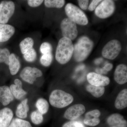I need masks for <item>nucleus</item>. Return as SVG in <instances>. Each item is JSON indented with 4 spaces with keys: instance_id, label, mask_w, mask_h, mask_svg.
Listing matches in <instances>:
<instances>
[{
    "instance_id": "nucleus-35",
    "label": "nucleus",
    "mask_w": 127,
    "mask_h": 127,
    "mask_svg": "<svg viewBox=\"0 0 127 127\" xmlns=\"http://www.w3.org/2000/svg\"><path fill=\"white\" fill-rule=\"evenodd\" d=\"M79 6L83 10H86L88 7L89 0H78Z\"/></svg>"
},
{
    "instance_id": "nucleus-36",
    "label": "nucleus",
    "mask_w": 127,
    "mask_h": 127,
    "mask_svg": "<svg viewBox=\"0 0 127 127\" xmlns=\"http://www.w3.org/2000/svg\"><path fill=\"white\" fill-rule=\"evenodd\" d=\"M102 0H94L91 2V4L89 5L88 7V10L90 11H93L94 10L96 7H97V5Z\"/></svg>"
},
{
    "instance_id": "nucleus-23",
    "label": "nucleus",
    "mask_w": 127,
    "mask_h": 127,
    "mask_svg": "<svg viewBox=\"0 0 127 127\" xmlns=\"http://www.w3.org/2000/svg\"><path fill=\"white\" fill-rule=\"evenodd\" d=\"M34 42L31 37H27L23 40L20 44L21 52L23 55L28 51L33 48Z\"/></svg>"
},
{
    "instance_id": "nucleus-10",
    "label": "nucleus",
    "mask_w": 127,
    "mask_h": 127,
    "mask_svg": "<svg viewBox=\"0 0 127 127\" xmlns=\"http://www.w3.org/2000/svg\"><path fill=\"white\" fill-rule=\"evenodd\" d=\"M87 79L90 84L96 86H106L110 83L109 78L95 72L89 73Z\"/></svg>"
},
{
    "instance_id": "nucleus-16",
    "label": "nucleus",
    "mask_w": 127,
    "mask_h": 127,
    "mask_svg": "<svg viewBox=\"0 0 127 127\" xmlns=\"http://www.w3.org/2000/svg\"><path fill=\"white\" fill-rule=\"evenodd\" d=\"M14 98L9 87L6 86L0 87V102L3 106L8 105L14 100Z\"/></svg>"
},
{
    "instance_id": "nucleus-27",
    "label": "nucleus",
    "mask_w": 127,
    "mask_h": 127,
    "mask_svg": "<svg viewBox=\"0 0 127 127\" xmlns=\"http://www.w3.org/2000/svg\"><path fill=\"white\" fill-rule=\"evenodd\" d=\"M23 57L26 61L29 62H32L36 59V52L34 48H32L23 55Z\"/></svg>"
},
{
    "instance_id": "nucleus-24",
    "label": "nucleus",
    "mask_w": 127,
    "mask_h": 127,
    "mask_svg": "<svg viewBox=\"0 0 127 127\" xmlns=\"http://www.w3.org/2000/svg\"><path fill=\"white\" fill-rule=\"evenodd\" d=\"M46 7L48 8H62L65 3L64 0H46L44 1Z\"/></svg>"
},
{
    "instance_id": "nucleus-42",
    "label": "nucleus",
    "mask_w": 127,
    "mask_h": 127,
    "mask_svg": "<svg viewBox=\"0 0 127 127\" xmlns=\"http://www.w3.org/2000/svg\"><path fill=\"white\" fill-rule=\"evenodd\" d=\"M102 58H98V59H97L95 60V63L96 64H99L102 62Z\"/></svg>"
},
{
    "instance_id": "nucleus-12",
    "label": "nucleus",
    "mask_w": 127,
    "mask_h": 127,
    "mask_svg": "<svg viewBox=\"0 0 127 127\" xmlns=\"http://www.w3.org/2000/svg\"><path fill=\"white\" fill-rule=\"evenodd\" d=\"M114 79L117 83L125 84L127 82V67L121 64L117 66L114 73Z\"/></svg>"
},
{
    "instance_id": "nucleus-8",
    "label": "nucleus",
    "mask_w": 127,
    "mask_h": 127,
    "mask_svg": "<svg viewBox=\"0 0 127 127\" xmlns=\"http://www.w3.org/2000/svg\"><path fill=\"white\" fill-rule=\"evenodd\" d=\"M15 5L11 1H4L0 4V24H5L12 16Z\"/></svg>"
},
{
    "instance_id": "nucleus-33",
    "label": "nucleus",
    "mask_w": 127,
    "mask_h": 127,
    "mask_svg": "<svg viewBox=\"0 0 127 127\" xmlns=\"http://www.w3.org/2000/svg\"><path fill=\"white\" fill-rule=\"evenodd\" d=\"M15 120L19 127H32L31 123L26 120L18 118Z\"/></svg>"
},
{
    "instance_id": "nucleus-31",
    "label": "nucleus",
    "mask_w": 127,
    "mask_h": 127,
    "mask_svg": "<svg viewBox=\"0 0 127 127\" xmlns=\"http://www.w3.org/2000/svg\"><path fill=\"white\" fill-rule=\"evenodd\" d=\"M62 127H85L84 124L79 121L72 120L66 123Z\"/></svg>"
},
{
    "instance_id": "nucleus-28",
    "label": "nucleus",
    "mask_w": 127,
    "mask_h": 127,
    "mask_svg": "<svg viewBox=\"0 0 127 127\" xmlns=\"http://www.w3.org/2000/svg\"><path fill=\"white\" fill-rule=\"evenodd\" d=\"M53 56L52 54H45L43 55L41 57L40 59V62L41 64L44 66H48L51 65L52 62Z\"/></svg>"
},
{
    "instance_id": "nucleus-13",
    "label": "nucleus",
    "mask_w": 127,
    "mask_h": 127,
    "mask_svg": "<svg viewBox=\"0 0 127 127\" xmlns=\"http://www.w3.org/2000/svg\"><path fill=\"white\" fill-rule=\"evenodd\" d=\"M14 116L13 111L9 108L5 107L0 110V127H7Z\"/></svg>"
},
{
    "instance_id": "nucleus-26",
    "label": "nucleus",
    "mask_w": 127,
    "mask_h": 127,
    "mask_svg": "<svg viewBox=\"0 0 127 127\" xmlns=\"http://www.w3.org/2000/svg\"><path fill=\"white\" fill-rule=\"evenodd\" d=\"M10 55V51L7 48H0V63L4 62L8 65Z\"/></svg>"
},
{
    "instance_id": "nucleus-29",
    "label": "nucleus",
    "mask_w": 127,
    "mask_h": 127,
    "mask_svg": "<svg viewBox=\"0 0 127 127\" xmlns=\"http://www.w3.org/2000/svg\"><path fill=\"white\" fill-rule=\"evenodd\" d=\"M52 46L50 43L45 42L42 43L40 48L41 52L43 55L51 53L52 52Z\"/></svg>"
},
{
    "instance_id": "nucleus-14",
    "label": "nucleus",
    "mask_w": 127,
    "mask_h": 127,
    "mask_svg": "<svg viewBox=\"0 0 127 127\" xmlns=\"http://www.w3.org/2000/svg\"><path fill=\"white\" fill-rule=\"evenodd\" d=\"M15 28L11 25L0 24V42L7 41L15 33Z\"/></svg>"
},
{
    "instance_id": "nucleus-21",
    "label": "nucleus",
    "mask_w": 127,
    "mask_h": 127,
    "mask_svg": "<svg viewBox=\"0 0 127 127\" xmlns=\"http://www.w3.org/2000/svg\"><path fill=\"white\" fill-rule=\"evenodd\" d=\"M86 90L95 97L98 98L102 96L105 92L104 87L96 86L89 84L86 87Z\"/></svg>"
},
{
    "instance_id": "nucleus-40",
    "label": "nucleus",
    "mask_w": 127,
    "mask_h": 127,
    "mask_svg": "<svg viewBox=\"0 0 127 127\" xmlns=\"http://www.w3.org/2000/svg\"><path fill=\"white\" fill-rule=\"evenodd\" d=\"M7 127H19L16 123V122L15 119H14L12 120L11 122Z\"/></svg>"
},
{
    "instance_id": "nucleus-11",
    "label": "nucleus",
    "mask_w": 127,
    "mask_h": 127,
    "mask_svg": "<svg viewBox=\"0 0 127 127\" xmlns=\"http://www.w3.org/2000/svg\"><path fill=\"white\" fill-rule=\"evenodd\" d=\"M85 111L86 108L83 104H74L66 110L64 113V117L68 120H73L82 115Z\"/></svg>"
},
{
    "instance_id": "nucleus-9",
    "label": "nucleus",
    "mask_w": 127,
    "mask_h": 127,
    "mask_svg": "<svg viewBox=\"0 0 127 127\" xmlns=\"http://www.w3.org/2000/svg\"><path fill=\"white\" fill-rule=\"evenodd\" d=\"M42 75L41 71L36 67H26L22 70L20 76L23 81L30 84H33L37 78Z\"/></svg>"
},
{
    "instance_id": "nucleus-22",
    "label": "nucleus",
    "mask_w": 127,
    "mask_h": 127,
    "mask_svg": "<svg viewBox=\"0 0 127 127\" xmlns=\"http://www.w3.org/2000/svg\"><path fill=\"white\" fill-rule=\"evenodd\" d=\"M35 106L37 111L42 115L46 114L49 109V103L46 100L42 98H40L37 100Z\"/></svg>"
},
{
    "instance_id": "nucleus-3",
    "label": "nucleus",
    "mask_w": 127,
    "mask_h": 127,
    "mask_svg": "<svg viewBox=\"0 0 127 127\" xmlns=\"http://www.w3.org/2000/svg\"><path fill=\"white\" fill-rule=\"evenodd\" d=\"M73 101L72 95L62 90L56 89L52 92L49 102L52 106L62 108L67 106Z\"/></svg>"
},
{
    "instance_id": "nucleus-17",
    "label": "nucleus",
    "mask_w": 127,
    "mask_h": 127,
    "mask_svg": "<svg viewBox=\"0 0 127 127\" xmlns=\"http://www.w3.org/2000/svg\"><path fill=\"white\" fill-rule=\"evenodd\" d=\"M28 102V100L26 98L17 106L16 115L19 118L23 119L27 117L28 113L30 109Z\"/></svg>"
},
{
    "instance_id": "nucleus-30",
    "label": "nucleus",
    "mask_w": 127,
    "mask_h": 127,
    "mask_svg": "<svg viewBox=\"0 0 127 127\" xmlns=\"http://www.w3.org/2000/svg\"><path fill=\"white\" fill-rule=\"evenodd\" d=\"M83 122L86 125L91 126V127H95L100 123V120L98 118H85Z\"/></svg>"
},
{
    "instance_id": "nucleus-37",
    "label": "nucleus",
    "mask_w": 127,
    "mask_h": 127,
    "mask_svg": "<svg viewBox=\"0 0 127 127\" xmlns=\"http://www.w3.org/2000/svg\"><path fill=\"white\" fill-rule=\"evenodd\" d=\"M113 67V65L111 63H108L105 65L103 68L107 72L111 71Z\"/></svg>"
},
{
    "instance_id": "nucleus-19",
    "label": "nucleus",
    "mask_w": 127,
    "mask_h": 127,
    "mask_svg": "<svg viewBox=\"0 0 127 127\" xmlns=\"http://www.w3.org/2000/svg\"><path fill=\"white\" fill-rule=\"evenodd\" d=\"M8 65L10 73L12 75H16L20 68V62L13 53L10 55Z\"/></svg>"
},
{
    "instance_id": "nucleus-6",
    "label": "nucleus",
    "mask_w": 127,
    "mask_h": 127,
    "mask_svg": "<svg viewBox=\"0 0 127 127\" xmlns=\"http://www.w3.org/2000/svg\"><path fill=\"white\" fill-rule=\"evenodd\" d=\"M61 28L63 37L73 40L77 36L76 24L68 18H64L61 24Z\"/></svg>"
},
{
    "instance_id": "nucleus-15",
    "label": "nucleus",
    "mask_w": 127,
    "mask_h": 127,
    "mask_svg": "<svg viewBox=\"0 0 127 127\" xmlns=\"http://www.w3.org/2000/svg\"><path fill=\"white\" fill-rule=\"evenodd\" d=\"M108 124L111 127H127V120L123 116L118 113H114L109 116L107 119Z\"/></svg>"
},
{
    "instance_id": "nucleus-2",
    "label": "nucleus",
    "mask_w": 127,
    "mask_h": 127,
    "mask_svg": "<svg viewBox=\"0 0 127 127\" xmlns=\"http://www.w3.org/2000/svg\"><path fill=\"white\" fill-rule=\"evenodd\" d=\"M93 46V42L87 37H80L73 46V55L76 61L82 62L86 59L92 50Z\"/></svg>"
},
{
    "instance_id": "nucleus-7",
    "label": "nucleus",
    "mask_w": 127,
    "mask_h": 127,
    "mask_svg": "<svg viewBox=\"0 0 127 127\" xmlns=\"http://www.w3.org/2000/svg\"><path fill=\"white\" fill-rule=\"evenodd\" d=\"M102 1L101 4L95 9V14L99 18H107L114 12L115 3L113 0H105Z\"/></svg>"
},
{
    "instance_id": "nucleus-1",
    "label": "nucleus",
    "mask_w": 127,
    "mask_h": 127,
    "mask_svg": "<svg viewBox=\"0 0 127 127\" xmlns=\"http://www.w3.org/2000/svg\"><path fill=\"white\" fill-rule=\"evenodd\" d=\"M73 45L70 39L63 37L60 39L57 46L56 59L61 64H65L70 60L73 54Z\"/></svg>"
},
{
    "instance_id": "nucleus-41",
    "label": "nucleus",
    "mask_w": 127,
    "mask_h": 127,
    "mask_svg": "<svg viewBox=\"0 0 127 127\" xmlns=\"http://www.w3.org/2000/svg\"><path fill=\"white\" fill-rule=\"evenodd\" d=\"M84 67H85V65H84V64L79 65V66H77L76 68V71H77L81 70L84 69Z\"/></svg>"
},
{
    "instance_id": "nucleus-25",
    "label": "nucleus",
    "mask_w": 127,
    "mask_h": 127,
    "mask_svg": "<svg viewBox=\"0 0 127 127\" xmlns=\"http://www.w3.org/2000/svg\"><path fill=\"white\" fill-rule=\"evenodd\" d=\"M32 122L35 125H39L43 122V116L39 111H35L32 113L31 115Z\"/></svg>"
},
{
    "instance_id": "nucleus-18",
    "label": "nucleus",
    "mask_w": 127,
    "mask_h": 127,
    "mask_svg": "<svg viewBox=\"0 0 127 127\" xmlns=\"http://www.w3.org/2000/svg\"><path fill=\"white\" fill-rule=\"evenodd\" d=\"M114 105L117 109H124L127 106V89L121 91L116 98Z\"/></svg>"
},
{
    "instance_id": "nucleus-20",
    "label": "nucleus",
    "mask_w": 127,
    "mask_h": 127,
    "mask_svg": "<svg viewBox=\"0 0 127 127\" xmlns=\"http://www.w3.org/2000/svg\"><path fill=\"white\" fill-rule=\"evenodd\" d=\"M9 88L14 97L17 100H20L27 94V92L23 90L22 87L12 84Z\"/></svg>"
},
{
    "instance_id": "nucleus-32",
    "label": "nucleus",
    "mask_w": 127,
    "mask_h": 127,
    "mask_svg": "<svg viewBox=\"0 0 127 127\" xmlns=\"http://www.w3.org/2000/svg\"><path fill=\"white\" fill-rule=\"evenodd\" d=\"M100 115H101V112L100 111L97 109H95L87 113L85 115V118H98Z\"/></svg>"
},
{
    "instance_id": "nucleus-39",
    "label": "nucleus",
    "mask_w": 127,
    "mask_h": 127,
    "mask_svg": "<svg viewBox=\"0 0 127 127\" xmlns=\"http://www.w3.org/2000/svg\"><path fill=\"white\" fill-rule=\"evenodd\" d=\"M14 84L17 86H19L22 87V82L20 80L18 79H16L14 80Z\"/></svg>"
},
{
    "instance_id": "nucleus-38",
    "label": "nucleus",
    "mask_w": 127,
    "mask_h": 127,
    "mask_svg": "<svg viewBox=\"0 0 127 127\" xmlns=\"http://www.w3.org/2000/svg\"><path fill=\"white\" fill-rule=\"evenodd\" d=\"M96 71L97 72L98 74H106L107 72L103 68H97L96 69Z\"/></svg>"
},
{
    "instance_id": "nucleus-4",
    "label": "nucleus",
    "mask_w": 127,
    "mask_h": 127,
    "mask_svg": "<svg viewBox=\"0 0 127 127\" xmlns=\"http://www.w3.org/2000/svg\"><path fill=\"white\" fill-rule=\"evenodd\" d=\"M65 12L68 18L76 24L85 26L88 23V19L85 13L73 4H67L65 7Z\"/></svg>"
},
{
    "instance_id": "nucleus-5",
    "label": "nucleus",
    "mask_w": 127,
    "mask_h": 127,
    "mask_svg": "<svg viewBox=\"0 0 127 127\" xmlns=\"http://www.w3.org/2000/svg\"><path fill=\"white\" fill-rule=\"evenodd\" d=\"M122 46L119 41L113 40L109 41L103 48L102 54L104 58L113 60L120 53Z\"/></svg>"
},
{
    "instance_id": "nucleus-34",
    "label": "nucleus",
    "mask_w": 127,
    "mask_h": 127,
    "mask_svg": "<svg viewBox=\"0 0 127 127\" xmlns=\"http://www.w3.org/2000/svg\"><path fill=\"white\" fill-rule=\"evenodd\" d=\"M43 1V0H28L27 1L28 5L32 7L39 6L41 4Z\"/></svg>"
},
{
    "instance_id": "nucleus-43",
    "label": "nucleus",
    "mask_w": 127,
    "mask_h": 127,
    "mask_svg": "<svg viewBox=\"0 0 127 127\" xmlns=\"http://www.w3.org/2000/svg\"></svg>"
}]
</instances>
